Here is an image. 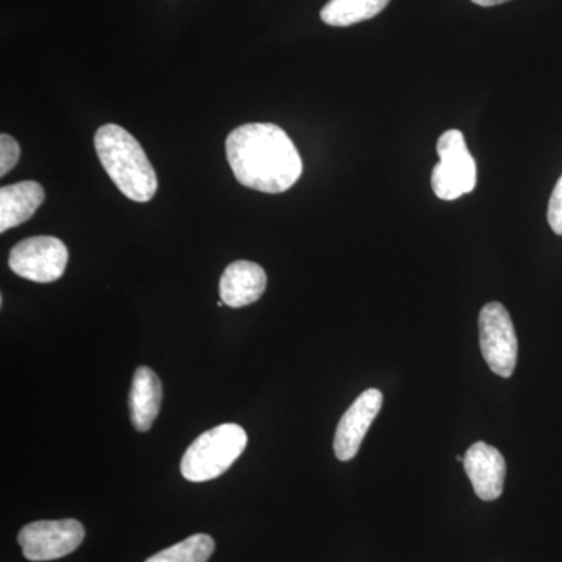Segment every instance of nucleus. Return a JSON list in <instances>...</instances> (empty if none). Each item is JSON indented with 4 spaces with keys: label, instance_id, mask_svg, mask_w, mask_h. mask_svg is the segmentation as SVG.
<instances>
[{
    "label": "nucleus",
    "instance_id": "nucleus-11",
    "mask_svg": "<svg viewBox=\"0 0 562 562\" xmlns=\"http://www.w3.org/2000/svg\"><path fill=\"white\" fill-rule=\"evenodd\" d=\"M46 192L36 181H21L0 190V233L32 220L36 210L43 205Z\"/></svg>",
    "mask_w": 562,
    "mask_h": 562
},
{
    "label": "nucleus",
    "instance_id": "nucleus-15",
    "mask_svg": "<svg viewBox=\"0 0 562 562\" xmlns=\"http://www.w3.org/2000/svg\"><path fill=\"white\" fill-rule=\"evenodd\" d=\"M21 157V147L13 136L0 135V177H5L7 173L18 165Z\"/></svg>",
    "mask_w": 562,
    "mask_h": 562
},
{
    "label": "nucleus",
    "instance_id": "nucleus-13",
    "mask_svg": "<svg viewBox=\"0 0 562 562\" xmlns=\"http://www.w3.org/2000/svg\"><path fill=\"white\" fill-rule=\"evenodd\" d=\"M391 0H330L321 11V20L333 27H349L382 13Z\"/></svg>",
    "mask_w": 562,
    "mask_h": 562
},
{
    "label": "nucleus",
    "instance_id": "nucleus-18",
    "mask_svg": "<svg viewBox=\"0 0 562 562\" xmlns=\"http://www.w3.org/2000/svg\"><path fill=\"white\" fill-rule=\"evenodd\" d=\"M457 460L460 462H464V457H460V454H458Z\"/></svg>",
    "mask_w": 562,
    "mask_h": 562
},
{
    "label": "nucleus",
    "instance_id": "nucleus-17",
    "mask_svg": "<svg viewBox=\"0 0 562 562\" xmlns=\"http://www.w3.org/2000/svg\"><path fill=\"white\" fill-rule=\"evenodd\" d=\"M475 5L480 7H495L502 5V3L509 2V0H471Z\"/></svg>",
    "mask_w": 562,
    "mask_h": 562
},
{
    "label": "nucleus",
    "instance_id": "nucleus-6",
    "mask_svg": "<svg viewBox=\"0 0 562 562\" xmlns=\"http://www.w3.org/2000/svg\"><path fill=\"white\" fill-rule=\"evenodd\" d=\"M68 260V247L60 239L54 236H33L11 249L9 266L22 279L52 283L61 279Z\"/></svg>",
    "mask_w": 562,
    "mask_h": 562
},
{
    "label": "nucleus",
    "instance_id": "nucleus-2",
    "mask_svg": "<svg viewBox=\"0 0 562 562\" xmlns=\"http://www.w3.org/2000/svg\"><path fill=\"white\" fill-rule=\"evenodd\" d=\"M94 147L103 169L125 198L140 203L154 199L157 172L135 136L120 125L105 124L95 132Z\"/></svg>",
    "mask_w": 562,
    "mask_h": 562
},
{
    "label": "nucleus",
    "instance_id": "nucleus-10",
    "mask_svg": "<svg viewBox=\"0 0 562 562\" xmlns=\"http://www.w3.org/2000/svg\"><path fill=\"white\" fill-rule=\"evenodd\" d=\"M268 284L265 269L257 262L235 261L227 266L220 283L221 301L232 308H243L260 301Z\"/></svg>",
    "mask_w": 562,
    "mask_h": 562
},
{
    "label": "nucleus",
    "instance_id": "nucleus-14",
    "mask_svg": "<svg viewBox=\"0 0 562 562\" xmlns=\"http://www.w3.org/2000/svg\"><path fill=\"white\" fill-rule=\"evenodd\" d=\"M214 552V541L209 535H194L169 549L154 554L146 562H206Z\"/></svg>",
    "mask_w": 562,
    "mask_h": 562
},
{
    "label": "nucleus",
    "instance_id": "nucleus-8",
    "mask_svg": "<svg viewBox=\"0 0 562 562\" xmlns=\"http://www.w3.org/2000/svg\"><path fill=\"white\" fill-rule=\"evenodd\" d=\"M383 406V394L379 390L362 392L339 420L335 435V453L339 461H350L360 452L362 439L371 428Z\"/></svg>",
    "mask_w": 562,
    "mask_h": 562
},
{
    "label": "nucleus",
    "instance_id": "nucleus-1",
    "mask_svg": "<svg viewBox=\"0 0 562 562\" xmlns=\"http://www.w3.org/2000/svg\"><path fill=\"white\" fill-rule=\"evenodd\" d=\"M225 147L236 180L250 190L280 194L301 179V155L279 125L244 124L228 135Z\"/></svg>",
    "mask_w": 562,
    "mask_h": 562
},
{
    "label": "nucleus",
    "instance_id": "nucleus-16",
    "mask_svg": "<svg viewBox=\"0 0 562 562\" xmlns=\"http://www.w3.org/2000/svg\"><path fill=\"white\" fill-rule=\"evenodd\" d=\"M550 228L557 235L562 236V176L554 184L552 195H550L549 211H547Z\"/></svg>",
    "mask_w": 562,
    "mask_h": 562
},
{
    "label": "nucleus",
    "instance_id": "nucleus-9",
    "mask_svg": "<svg viewBox=\"0 0 562 562\" xmlns=\"http://www.w3.org/2000/svg\"><path fill=\"white\" fill-rule=\"evenodd\" d=\"M462 464L480 501L494 502L501 497L506 479V461L501 450L475 442L469 447Z\"/></svg>",
    "mask_w": 562,
    "mask_h": 562
},
{
    "label": "nucleus",
    "instance_id": "nucleus-5",
    "mask_svg": "<svg viewBox=\"0 0 562 562\" xmlns=\"http://www.w3.org/2000/svg\"><path fill=\"white\" fill-rule=\"evenodd\" d=\"M480 347L495 375L509 379L517 364L519 342L508 310L498 302L483 306L480 313Z\"/></svg>",
    "mask_w": 562,
    "mask_h": 562
},
{
    "label": "nucleus",
    "instance_id": "nucleus-7",
    "mask_svg": "<svg viewBox=\"0 0 562 562\" xmlns=\"http://www.w3.org/2000/svg\"><path fill=\"white\" fill-rule=\"evenodd\" d=\"M85 539L79 520H40L25 525L18 535L22 553L29 561H54L76 552Z\"/></svg>",
    "mask_w": 562,
    "mask_h": 562
},
{
    "label": "nucleus",
    "instance_id": "nucleus-12",
    "mask_svg": "<svg viewBox=\"0 0 562 562\" xmlns=\"http://www.w3.org/2000/svg\"><path fill=\"white\" fill-rule=\"evenodd\" d=\"M162 401V386L157 373L146 366L136 369L131 391V419L138 431H149Z\"/></svg>",
    "mask_w": 562,
    "mask_h": 562
},
{
    "label": "nucleus",
    "instance_id": "nucleus-3",
    "mask_svg": "<svg viewBox=\"0 0 562 562\" xmlns=\"http://www.w3.org/2000/svg\"><path fill=\"white\" fill-rule=\"evenodd\" d=\"M247 447L241 425L222 424L203 432L181 458V475L194 483L210 482L232 468Z\"/></svg>",
    "mask_w": 562,
    "mask_h": 562
},
{
    "label": "nucleus",
    "instance_id": "nucleus-4",
    "mask_svg": "<svg viewBox=\"0 0 562 562\" xmlns=\"http://www.w3.org/2000/svg\"><path fill=\"white\" fill-rule=\"evenodd\" d=\"M439 161L431 173V187L441 201H457L475 190L476 165L460 131L443 133L438 140Z\"/></svg>",
    "mask_w": 562,
    "mask_h": 562
}]
</instances>
